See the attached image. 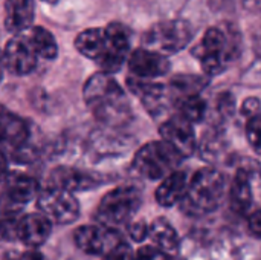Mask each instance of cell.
I'll use <instances>...</instances> for the list:
<instances>
[{
  "instance_id": "obj_1",
  "label": "cell",
  "mask_w": 261,
  "mask_h": 260,
  "mask_svg": "<svg viewBox=\"0 0 261 260\" xmlns=\"http://www.w3.org/2000/svg\"><path fill=\"white\" fill-rule=\"evenodd\" d=\"M83 98L92 115L104 126H124L132 116L127 93L112 74L101 70L92 75L84 84Z\"/></svg>"
},
{
  "instance_id": "obj_2",
  "label": "cell",
  "mask_w": 261,
  "mask_h": 260,
  "mask_svg": "<svg viewBox=\"0 0 261 260\" xmlns=\"http://www.w3.org/2000/svg\"><path fill=\"white\" fill-rule=\"evenodd\" d=\"M225 192V175L214 167H203L188 181V187L180 204L190 215L213 213L222 205Z\"/></svg>"
},
{
  "instance_id": "obj_3",
  "label": "cell",
  "mask_w": 261,
  "mask_h": 260,
  "mask_svg": "<svg viewBox=\"0 0 261 260\" xmlns=\"http://www.w3.org/2000/svg\"><path fill=\"white\" fill-rule=\"evenodd\" d=\"M141 204L142 196L136 187L119 185L104 195L96 208L95 219L106 228L118 230L132 221V218L141 208Z\"/></svg>"
},
{
  "instance_id": "obj_4",
  "label": "cell",
  "mask_w": 261,
  "mask_h": 260,
  "mask_svg": "<svg viewBox=\"0 0 261 260\" xmlns=\"http://www.w3.org/2000/svg\"><path fill=\"white\" fill-rule=\"evenodd\" d=\"M184 158L180 153L164 139L150 141L138 150L133 158L132 169L138 176L147 181H158L176 170Z\"/></svg>"
},
{
  "instance_id": "obj_5",
  "label": "cell",
  "mask_w": 261,
  "mask_h": 260,
  "mask_svg": "<svg viewBox=\"0 0 261 260\" xmlns=\"http://www.w3.org/2000/svg\"><path fill=\"white\" fill-rule=\"evenodd\" d=\"M194 37L193 26L185 20H167L151 26L144 35V43L164 55L177 54L188 46Z\"/></svg>"
},
{
  "instance_id": "obj_6",
  "label": "cell",
  "mask_w": 261,
  "mask_h": 260,
  "mask_svg": "<svg viewBox=\"0 0 261 260\" xmlns=\"http://www.w3.org/2000/svg\"><path fill=\"white\" fill-rule=\"evenodd\" d=\"M193 55L199 60L206 75H219L232 58L229 37L220 28H210L203 34L202 41L193 49Z\"/></svg>"
},
{
  "instance_id": "obj_7",
  "label": "cell",
  "mask_w": 261,
  "mask_h": 260,
  "mask_svg": "<svg viewBox=\"0 0 261 260\" xmlns=\"http://www.w3.org/2000/svg\"><path fill=\"white\" fill-rule=\"evenodd\" d=\"M37 207L52 224L69 225L80 218V204L73 193L47 185L37 195Z\"/></svg>"
},
{
  "instance_id": "obj_8",
  "label": "cell",
  "mask_w": 261,
  "mask_h": 260,
  "mask_svg": "<svg viewBox=\"0 0 261 260\" xmlns=\"http://www.w3.org/2000/svg\"><path fill=\"white\" fill-rule=\"evenodd\" d=\"M106 46L101 55L95 60L96 64L107 74H116L127 61L130 51V32L122 23H109L104 28Z\"/></svg>"
},
{
  "instance_id": "obj_9",
  "label": "cell",
  "mask_w": 261,
  "mask_h": 260,
  "mask_svg": "<svg viewBox=\"0 0 261 260\" xmlns=\"http://www.w3.org/2000/svg\"><path fill=\"white\" fill-rule=\"evenodd\" d=\"M159 135L176 152H179L184 159L193 156L197 149V136L193 124L179 113L167 118L161 124Z\"/></svg>"
},
{
  "instance_id": "obj_10",
  "label": "cell",
  "mask_w": 261,
  "mask_h": 260,
  "mask_svg": "<svg viewBox=\"0 0 261 260\" xmlns=\"http://www.w3.org/2000/svg\"><path fill=\"white\" fill-rule=\"evenodd\" d=\"M127 66L132 77L142 78V80H153V78L164 77L171 69V63L167 58V55L147 48L135 49L127 58Z\"/></svg>"
},
{
  "instance_id": "obj_11",
  "label": "cell",
  "mask_w": 261,
  "mask_h": 260,
  "mask_svg": "<svg viewBox=\"0 0 261 260\" xmlns=\"http://www.w3.org/2000/svg\"><path fill=\"white\" fill-rule=\"evenodd\" d=\"M5 70L12 75L24 77L35 70L38 57L32 51L26 37H14L11 38L5 49L2 51Z\"/></svg>"
},
{
  "instance_id": "obj_12",
  "label": "cell",
  "mask_w": 261,
  "mask_h": 260,
  "mask_svg": "<svg viewBox=\"0 0 261 260\" xmlns=\"http://www.w3.org/2000/svg\"><path fill=\"white\" fill-rule=\"evenodd\" d=\"M31 127L23 118L6 110L0 116V146L12 153V158L29 149Z\"/></svg>"
},
{
  "instance_id": "obj_13",
  "label": "cell",
  "mask_w": 261,
  "mask_h": 260,
  "mask_svg": "<svg viewBox=\"0 0 261 260\" xmlns=\"http://www.w3.org/2000/svg\"><path fill=\"white\" fill-rule=\"evenodd\" d=\"M73 241L83 253L102 256L121 239L118 238L116 230H110L102 225H83L75 231Z\"/></svg>"
},
{
  "instance_id": "obj_14",
  "label": "cell",
  "mask_w": 261,
  "mask_h": 260,
  "mask_svg": "<svg viewBox=\"0 0 261 260\" xmlns=\"http://www.w3.org/2000/svg\"><path fill=\"white\" fill-rule=\"evenodd\" d=\"M3 185V198L5 202L12 207H23L29 204L32 199L37 198L40 192V185L37 179L26 173L20 172H11L6 175V178L2 181Z\"/></svg>"
},
{
  "instance_id": "obj_15",
  "label": "cell",
  "mask_w": 261,
  "mask_h": 260,
  "mask_svg": "<svg viewBox=\"0 0 261 260\" xmlns=\"http://www.w3.org/2000/svg\"><path fill=\"white\" fill-rule=\"evenodd\" d=\"M127 87L128 90L136 95L147 112L151 116H158L164 113L167 109V87L161 83H153L151 80H142L136 77H128L127 78Z\"/></svg>"
},
{
  "instance_id": "obj_16",
  "label": "cell",
  "mask_w": 261,
  "mask_h": 260,
  "mask_svg": "<svg viewBox=\"0 0 261 260\" xmlns=\"http://www.w3.org/2000/svg\"><path fill=\"white\" fill-rule=\"evenodd\" d=\"M99 184H101V179L96 175L75 169V167H69V166L57 167L49 175L50 187H58L70 193L86 192V190L98 187Z\"/></svg>"
},
{
  "instance_id": "obj_17",
  "label": "cell",
  "mask_w": 261,
  "mask_h": 260,
  "mask_svg": "<svg viewBox=\"0 0 261 260\" xmlns=\"http://www.w3.org/2000/svg\"><path fill=\"white\" fill-rule=\"evenodd\" d=\"M52 233V222L43 213H29L20 216L17 224V241L29 248H38L46 244Z\"/></svg>"
},
{
  "instance_id": "obj_18",
  "label": "cell",
  "mask_w": 261,
  "mask_h": 260,
  "mask_svg": "<svg viewBox=\"0 0 261 260\" xmlns=\"http://www.w3.org/2000/svg\"><path fill=\"white\" fill-rule=\"evenodd\" d=\"M229 204L234 213L248 215L254 205V187H252V172L249 169H239L231 190H229Z\"/></svg>"
},
{
  "instance_id": "obj_19",
  "label": "cell",
  "mask_w": 261,
  "mask_h": 260,
  "mask_svg": "<svg viewBox=\"0 0 261 260\" xmlns=\"http://www.w3.org/2000/svg\"><path fill=\"white\" fill-rule=\"evenodd\" d=\"M35 18L34 0H6L5 2V28L11 34L28 31Z\"/></svg>"
},
{
  "instance_id": "obj_20",
  "label": "cell",
  "mask_w": 261,
  "mask_h": 260,
  "mask_svg": "<svg viewBox=\"0 0 261 260\" xmlns=\"http://www.w3.org/2000/svg\"><path fill=\"white\" fill-rule=\"evenodd\" d=\"M187 187H188V175L182 170H173L165 178H162V182L156 188L154 193L156 202L165 208L174 207L184 199Z\"/></svg>"
},
{
  "instance_id": "obj_21",
  "label": "cell",
  "mask_w": 261,
  "mask_h": 260,
  "mask_svg": "<svg viewBox=\"0 0 261 260\" xmlns=\"http://www.w3.org/2000/svg\"><path fill=\"white\" fill-rule=\"evenodd\" d=\"M148 238L154 247L167 254H174L180 248V239L176 228L164 218H158L148 225Z\"/></svg>"
},
{
  "instance_id": "obj_22",
  "label": "cell",
  "mask_w": 261,
  "mask_h": 260,
  "mask_svg": "<svg viewBox=\"0 0 261 260\" xmlns=\"http://www.w3.org/2000/svg\"><path fill=\"white\" fill-rule=\"evenodd\" d=\"M26 40L37 57L44 60H55L58 55V44L54 34L43 26H31Z\"/></svg>"
},
{
  "instance_id": "obj_23",
  "label": "cell",
  "mask_w": 261,
  "mask_h": 260,
  "mask_svg": "<svg viewBox=\"0 0 261 260\" xmlns=\"http://www.w3.org/2000/svg\"><path fill=\"white\" fill-rule=\"evenodd\" d=\"M106 46V34L104 28H89L80 32L75 38L76 51L86 58L96 60Z\"/></svg>"
},
{
  "instance_id": "obj_24",
  "label": "cell",
  "mask_w": 261,
  "mask_h": 260,
  "mask_svg": "<svg viewBox=\"0 0 261 260\" xmlns=\"http://www.w3.org/2000/svg\"><path fill=\"white\" fill-rule=\"evenodd\" d=\"M176 109H177V113L182 115L185 120H188L191 124L202 123L208 113V104L200 97V93L179 97L176 100Z\"/></svg>"
},
{
  "instance_id": "obj_25",
  "label": "cell",
  "mask_w": 261,
  "mask_h": 260,
  "mask_svg": "<svg viewBox=\"0 0 261 260\" xmlns=\"http://www.w3.org/2000/svg\"><path fill=\"white\" fill-rule=\"evenodd\" d=\"M208 83H210V78L206 77L180 74L171 78L170 86L176 93L184 97V95H191V93H200V90H203Z\"/></svg>"
},
{
  "instance_id": "obj_26",
  "label": "cell",
  "mask_w": 261,
  "mask_h": 260,
  "mask_svg": "<svg viewBox=\"0 0 261 260\" xmlns=\"http://www.w3.org/2000/svg\"><path fill=\"white\" fill-rule=\"evenodd\" d=\"M220 136L222 135L217 133V132H211V133H206L203 136V141H202V146H200V155H202L203 159L213 162V161H216L219 158V155L223 150L222 149L223 144L219 143Z\"/></svg>"
},
{
  "instance_id": "obj_27",
  "label": "cell",
  "mask_w": 261,
  "mask_h": 260,
  "mask_svg": "<svg viewBox=\"0 0 261 260\" xmlns=\"http://www.w3.org/2000/svg\"><path fill=\"white\" fill-rule=\"evenodd\" d=\"M260 113L252 115V116L248 118V123H246V138H248V143L251 144V147L255 150V153H260Z\"/></svg>"
},
{
  "instance_id": "obj_28",
  "label": "cell",
  "mask_w": 261,
  "mask_h": 260,
  "mask_svg": "<svg viewBox=\"0 0 261 260\" xmlns=\"http://www.w3.org/2000/svg\"><path fill=\"white\" fill-rule=\"evenodd\" d=\"M102 256H104L102 260H135V253L132 247L124 241H118Z\"/></svg>"
},
{
  "instance_id": "obj_29",
  "label": "cell",
  "mask_w": 261,
  "mask_h": 260,
  "mask_svg": "<svg viewBox=\"0 0 261 260\" xmlns=\"http://www.w3.org/2000/svg\"><path fill=\"white\" fill-rule=\"evenodd\" d=\"M135 260H173L170 254L154 245H145L135 253Z\"/></svg>"
},
{
  "instance_id": "obj_30",
  "label": "cell",
  "mask_w": 261,
  "mask_h": 260,
  "mask_svg": "<svg viewBox=\"0 0 261 260\" xmlns=\"http://www.w3.org/2000/svg\"><path fill=\"white\" fill-rule=\"evenodd\" d=\"M128 236L132 241L141 244L148 238V224L144 221H136L128 224Z\"/></svg>"
},
{
  "instance_id": "obj_31",
  "label": "cell",
  "mask_w": 261,
  "mask_h": 260,
  "mask_svg": "<svg viewBox=\"0 0 261 260\" xmlns=\"http://www.w3.org/2000/svg\"><path fill=\"white\" fill-rule=\"evenodd\" d=\"M217 109L220 112L222 116L225 118H229L231 115H234L236 112V101H234V97L231 93H222L219 97V101H217Z\"/></svg>"
},
{
  "instance_id": "obj_32",
  "label": "cell",
  "mask_w": 261,
  "mask_h": 260,
  "mask_svg": "<svg viewBox=\"0 0 261 260\" xmlns=\"http://www.w3.org/2000/svg\"><path fill=\"white\" fill-rule=\"evenodd\" d=\"M257 113H260V101H258V98H255V97L248 98L242 106V115L249 118V116L257 115Z\"/></svg>"
},
{
  "instance_id": "obj_33",
  "label": "cell",
  "mask_w": 261,
  "mask_h": 260,
  "mask_svg": "<svg viewBox=\"0 0 261 260\" xmlns=\"http://www.w3.org/2000/svg\"><path fill=\"white\" fill-rule=\"evenodd\" d=\"M249 231L251 234L258 239L261 234V213L260 210H254L252 213H249Z\"/></svg>"
},
{
  "instance_id": "obj_34",
  "label": "cell",
  "mask_w": 261,
  "mask_h": 260,
  "mask_svg": "<svg viewBox=\"0 0 261 260\" xmlns=\"http://www.w3.org/2000/svg\"><path fill=\"white\" fill-rule=\"evenodd\" d=\"M8 158L3 150H0V182L6 178L8 175Z\"/></svg>"
},
{
  "instance_id": "obj_35",
  "label": "cell",
  "mask_w": 261,
  "mask_h": 260,
  "mask_svg": "<svg viewBox=\"0 0 261 260\" xmlns=\"http://www.w3.org/2000/svg\"><path fill=\"white\" fill-rule=\"evenodd\" d=\"M18 260H47L41 253L35 251V250H31V251H26L20 256Z\"/></svg>"
},
{
  "instance_id": "obj_36",
  "label": "cell",
  "mask_w": 261,
  "mask_h": 260,
  "mask_svg": "<svg viewBox=\"0 0 261 260\" xmlns=\"http://www.w3.org/2000/svg\"><path fill=\"white\" fill-rule=\"evenodd\" d=\"M3 75H5V64H3V55L0 51V83L3 81Z\"/></svg>"
},
{
  "instance_id": "obj_37",
  "label": "cell",
  "mask_w": 261,
  "mask_h": 260,
  "mask_svg": "<svg viewBox=\"0 0 261 260\" xmlns=\"http://www.w3.org/2000/svg\"><path fill=\"white\" fill-rule=\"evenodd\" d=\"M6 110H8V109H6L5 106H2V104H0V116H2V115H3V113L6 112Z\"/></svg>"
},
{
  "instance_id": "obj_38",
  "label": "cell",
  "mask_w": 261,
  "mask_h": 260,
  "mask_svg": "<svg viewBox=\"0 0 261 260\" xmlns=\"http://www.w3.org/2000/svg\"><path fill=\"white\" fill-rule=\"evenodd\" d=\"M43 2H46V3H58L60 0H43Z\"/></svg>"
}]
</instances>
